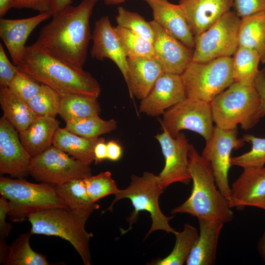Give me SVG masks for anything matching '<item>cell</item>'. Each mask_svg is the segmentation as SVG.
I'll list each match as a JSON object with an SVG mask.
<instances>
[{"label":"cell","instance_id":"cell-1","mask_svg":"<svg viewBox=\"0 0 265 265\" xmlns=\"http://www.w3.org/2000/svg\"><path fill=\"white\" fill-rule=\"evenodd\" d=\"M98 0H82L69 5L41 30L33 43L72 65L82 68L92 36L89 19Z\"/></svg>","mask_w":265,"mask_h":265},{"label":"cell","instance_id":"cell-2","mask_svg":"<svg viewBox=\"0 0 265 265\" xmlns=\"http://www.w3.org/2000/svg\"><path fill=\"white\" fill-rule=\"evenodd\" d=\"M17 67L61 96L76 94L97 99L101 93L99 83L89 72L55 57L34 44L26 47Z\"/></svg>","mask_w":265,"mask_h":265},{"label":"cell","instance_id":"cell-3","mask_svg":"<svg viewBox=\"0 0 265 265\" xmlns=\"http://www.w3.org/2000/svg\"><path fill=\"white\" fill-rule=\"evenodd\" d=\"M188 167L193 185L189 197L171 213H186L198 218L231 221L234 212L229 201L218 188L210 162L191 144Z\"/></svg>","mask_w":265,"mask_h":265},{"label":"cell","instance_id":"cell-4","mask_svg":"<svg viewBox=\"0 0 265 265\" xmlns=\"http://www.w3.org/2000/svg\"><path fill=\"white\" fill-rule=\"evenodd\" d=\"M213 122L223 129L247 131L259 122L261 101L254 84L233 82L210 103Z\"/></svg>","mask_w":265,"mask_h":265},{"label":"cell","instance_id":"cell-5","mask_svg":"<svg viewBox=\"0 0 265 265\" xmlns=\"http://www.w3.org/2000/svg\"><path fill=\"white\" fill-rule=\"evenodd\" d=\"M164 189L160 185L158 175L149 172H144L141 176L132 175L128 186L125 189H120L114 195V199L110 206L103 212L104 213L108 210L111 211L114 204L118 201L129 199L134 209L127 218L129 228L126 230L121 229V235L132 229L133 224L136 222L139 212L143 211L150 213L152 220L151 227L145 238L157 230L164 231L174 235L177 231L169 225V221L174 216H166L159 207V198Z\"/></svg>","mask_w":265,"mask_h":265},{"label":"cell","instance_id":"cell-6","mask_svg":"<svg viewBox=\"0 0 265 265\" xmlns=\"http://www.w3.org/2000/svg\"><path fill=\"white\" fill-rule=\"evenodd\" d=\"M88 217L69 208L44 210L30 214L27 218L31 225L30 233L59 237L74 247L85 265H91L89 241L93 234L85 228Z\"/></svg>","mask_w":265,"mask_h":265},{"label":"cell","instance_id":"cell-7","mask_svg":"<svg viewBox=\"0 0 265 265\" xmlns=\"http://www.w3.org/2000/svg\"><path fill=\"white\" fill-rule=\"evenodd\" d=\"M0 194L8 200V215L24 220L31 214L50 209L68 208L57 194L54 186L34 184L23 178H0Z\"/></svg>","mask_w":265,"mask_h":265},{"label":"cell","instance_id":"cell-8","mask_svg":"<svg viewBox=\"0 0 265 265\" xmlns=\"http://www.w3.org/2000/svg\"><path fill=\"white\" fill-rule=\"evenodd\" d=\"M181 76L186 98L210 103L234 82L232 57L205 62L191 61Z\"/></svg>","mask_w":265,"mask_h":265},{"label":"cell","instance_id":"cell-9","mask_svg":"<svg viewBox=\"0 0 265 265\" xmlns=\"http://www.w3.org/2000/svg\"><path fill=\"white\" fill-rule=\"evenodd\" d=\"M240 19L234 10H230L207 29L194 36L192 61L205 62L232 56L238 47Z\"/></svg>","mask_w":265,"mask_h":265},{"label":"cell","instance_id":"cell-10","mask_svg":"<svg viewBox=\"0 0 265 265\" xmlns=\"http://www.w3.org/2000/svg\"><path fill=\"white\" fill-rule=\"evenodd\" d=\"M29 175L37 181L53 185L91 176L90 165L52 145L31 158Z\"/></svg>","mask_w":265,"mask_h":265},{"label":"cell","instance_id":"cell-11","mask_svg":"<svg viewBox=\"0 0 265 265\" xmlns=\"http://www.w3.org/2000/svg\"><path fill=\"white\" fill-rule=\"evenodd\" d=\"M213 123L210 103L186 98L164 112L161 125L173 137L182 130H187L199 134L207 141L212 134Z\"/></svg>","mask_w":265,"mask_h":265},{"label":"cell","instance_id":"cell-12","mask_svg":"<svg viewBox=\"0 0 265 265\" xmlns=\"http://www.w3.org/2000/svg\"><path fill=\"white\" fill-rule=\"evenodd\" d=\"M238 129L225 130L214 126L211 138L206 141L201 155L210 163L216 186L230 200L231 187L228 173L231 166V154L233 150L242 147L245 141L238 137Z\"/></svg>","mask_w":265,"mask_h":265},{"label":"cell","instance_id":"cell-13","mask_svg":"<svg viewBox=\"0 0 265 265\" xmlns=\"http://www.w3.org/2000/svg\"><path fill=\"white\" fill-rule=\"evenodd\" d=\"M155 136L165 159L164 166L158 175L160 185L165 189L180 183L188 185L191 177L188 167V152L191 144L183 132L172 137L166 130Z\"/></svg>","mask_w":265,"mask_h":265},{"label":"cell","instance_id":"cell-14","mask_svg":"<svg viewBox=\"0 0 265 265\" xmlns=\"http://www.w3.org/2000/svg\"><path fill=\"white\" fill-rule=\"evenodd\" d=\"M19 133L2 116L0 119V173L23 178L29 175L31 159Z\"/></svg>","mask_w":265,"mask_h":265},{"label":"cell","instance_id":"cell-15","mask_svg":"<svg viewBox=\"0 0 265 265\" xmlns=\"http://www.w3.org/2000/svg\"><path fill=\"white\" fill-rule=\"evenodd\" d=\"M186 98L181 75L163 72L139 104L140 113L155 117Z\"/></svg>","mask_w":265,"mask_h":265},{"label":"cell","instance_id":"cell-16","mask_svg":"<svg viewBox=\"0 0 265 265\" xmlns=\"http://www.w3.org/2000/svg\"><path fill=\"white\" fill-rule=\"evenodd\" d=\"M150 23L154 33L155 56L164 72L181 75L192 60L193 50L174 37L154 20Z\"/></svg>","mask_w":265,"mask_h":265},{"label":"cell","instance_id":"cell-17","mask_svg":"<svg viewBox=\"0 0 265 265\" xmlns=\"http://www.w3.org/2000/svg\"><path fill=\"white\" fill-rule=\"evenodd\" d=\"M90 53L92 58L113 61L121 71L125 80L128 72L127 56L120 39L111 25L109 18L103 16L95 22Z\"/></svg>","mask_w":265,"mask_h":265},{"label":"cell","instance_id":"cell-18","mask_svg":"<svg viewBox=\"0 0 265 265\" xmlns=\"http://www.w3.org/2000/svg\"><path fill=\"white\" fill-rule=\"evenodd\" d=\"M52 16L50 12L21 19H0V37L17 66L25 50V44L32 31Z\"/></svg>","mask_w":265,"mask_h":265},{"label":"cell","instance_id":"cell-19","mask_svg":"<svg viewBox=\"0 0 265 265\" xmlns=\"http://www.w3.org/2000/svg\"><path fill=\"white\" fill-rule=\"evenodd\" d=\"M153 10L154 20L162 28L189 48L194 47V36L179 4L168 0H144Z\"/></svg>","mask_w":265,"mask_h":265},{"label":"cell","instance_id":"cell-20","mask_svg":"<svg viewBox=\"0 0 265 265\" xmlns=\"http://www.w3.org/2000/svg\"><path fill=\"white\" fill-rule=\"evenodd\" d=\"M265 198V167L243 168L231 187L230 207L242 210L255 207Z\"/></svg>","mask_w":265,"mask_h":265},{"label":"cell","instance_id":"cell-21","mask_svg":"<svg viewBox=\"0 0 265 265\" xmlns=\"http://www.w3.org/2000/svg\"><path fill=\"white\" fill-rule=\"evenodd\" d=\"M179 4L195 36L231 10L233 0H180Z\"/></svg>","mask_w":265,"mask_h":265},{"label":"cell","instance_id":"cell-22","mask_svg":"<svg viewBox=\"0 0 265 265\" xmlns=\"http://www.w3.org/2000/svg\"><path fill=\"white\" fill-rule=\"evenodd\" d=\"M126 82L131 97L142 100L150 92L157 80L164 72L154 56L127 58Z\"/></svg>","mask_w":265,"mask_h":265},{"label":"cell","instance_id":"cell-23","mask_svg":"<svg viewBox=\"0 0 265 265\" xmlns=\"http://www.w3.org/2000/svg\"><path fill=\"white\" fill-rule=\"evenodd\" d=\"M200 232L186 262L187 265H212L221 231L225 224L214 219L198 218Z\"/></svg>","mask_w":265,"mask_h":265},{"label":"cell","instance_id":"cell-24","mask_svg":"<svg viewBox=\"0 0 265 265\" xmlns=\"http://www.w3.org/2000/svg\"><path fill=\"white\" fill-rule=\"evenodd\" d=\"M59 124L55 118L37 116L29 126L19 133L22 144L31 158L42 154L53 145Z\"/></svg>","mask_w":265,"mask_h":265},{"label":"cell","instance_id":"cell-25","mask_svg":"<svg viewBox=\"0 0 265 265\" xmlns=\"http://www.w3.org/2000/svg\"><path fill=\"white\" fill-rule=\"evenodd\" d=\"M103 137L86 138L59 128L53 145L82 162L90 165L94 161V148Z\"/></svg>","mask_w":265,"mask_h":265},{"label":"cell","instance_id":"cell-26","mask_svg":"<svg viewBox=\"0 0 265 265\" xmlns=\"http://www.w3.org/2000/svg\"><path fill=\"white\" fill-rule=\"evenodd\" d=\"M53 186L57 194L68 208L80 215L89 217L100 207L91 200L84 179H73Z\"/></svg>","mask_w":265,"mask_h":265},{"label":"cell","instance_id":"cell-27","mask_svg":"<svg viewBox=\"0 0 265 265\" xmlns=\"http://www.w3.org/2000/svg\"><path fill=\"white\" fill-rule=\"evenodd\" d=\"M0 104L2 117L19 133L29 126L37 117L27 102L13 94L7 86H0Z\"/></svg>","mask_w":265,"mask_h":265},{"label":"cell","instance_id":"cell-28","mask_svg":"<svg viewBox=\"0 0 265 265\" xmlns=\"http://www.w3.org/2000/svg\"><path fill=\"white\" fill-rule=\"evenodd\" d=\"M238 46L257 52L261 62L265 64V12L240 19L238 37Z\"/></svg>","mask_w":265,"mask_h":265},{"label":"cell","instance_id":"cell-29","mask_svg":"<svg viewBox=\"0 0 265 265\" xmlns=\"http://www.w3.org/2000/svg\"><path fill=\"white\" fill-rule=\"evenodd\" d=\"M232 57L234 82L244 85H254L260 70L261 59L258 53L248 48L238 46Z\"/></svg>","mask_w":265,"mask_h":265},{"label":"cell","instance_id":"cell-30","mask_svg":"<svg viewBox=\"0 0 265 265\" xmlns=\"http://www.w3.org/2000/svg\"><path fill=\"white\" fill-rule=\"evenodd\" d=\"M101 111L97 98L76 94L61 96L58 114L65 122L99 115Z\"/></svg>","mask_w":265,"mask_h":265},{"label":"cell","instance_id":"cell-31","mask_svg":"<svg viewBox=\"0 0 265 265\" xmlns=\"http://www.w3.org/2000/svg\"><path fill=\"white\" fill-rule=\"evenodd\" d=\"M174 235L175 243L171 253L164 258L155 261L151 265H182L186 262L198 238V230L190 224L185 223L183 230L177 232Z\"/></svg>","mask_w":265,"mask_h":265},{"label":"cell","instance_id":"cell-32","mask_svg":"<svg viewBox=\"0 0 265 265\" xmlns=\"http://www.w3.org/2000/svg\"><path fill=\"white\" fill-rule=\"evenodd\" d=\"M30 232L21 234L12 243L3 265H49L45 256L36 252L30 247Z\"/></svg>","mask_w":265,"mask_h":265},{"label":"cell","instance_id":"cell-33","mask_svg":"<svg viewBox=\"0 0 265 265\" xmlns=\"http://www.w3.org/2000/svg\"><path fill=\"white\" fill-rule=\"evenodd\" d=\"M117 127L115 120H106L95 115L68 121L65 128L80 136L94 138L115 130Z\"/></svg>","mask_w":265,"mask_h":265},{"label":"cell","instance_id":"cell-34","mask_svg":"<svg viewBox=\"0 0 265 265\" xmlns=\"http://www.w3.org/2000/svg\"><path fill=\"white\" fill-rule=\"evenodd\" d=\"M114 28L127 58L155 56L153 43L149 40L119 25Z\"/></svg>","mask_w":265,"mask_h":265},{"label":"cell","instance_id":"cell-35","mask_svg":"<svg viewBox=\"0 0 265 265\" xmlns=\"http://www.w3.org/2000/svg\"><path fill=\"white\" fill-rule=\"evenodd\" d=\"M60 101L58 93L41 84L38 93L27 103L36 116L55 118L59 114Z\"/></svg>","mask_w":265,"mask_h":265},{"label":"cell","instance_id":"cell-36","mask_svg":"<svg viewBox=\"0 0 265 265\" xmlns=\"http://www.w3.org/2000/svg\"><path fill=\"white\" fill-rule=\"evenodd\" d=\"M242 138L252 144L250 151L237 157H231L232 166L243 168L264 166L265 164V138L245 134Z\"/></svg>","mask_w":265,"mask_h":265},{"label":"cell","instance_id":"cell-37","mask_svg":"<svg viewBox=\"0 0 265 265\" xmlns=\"http://www.w3.org/2000/svg\"><path fill=\"white\" fill-rule=\"evenodd\" d=\"M84 181L87 193L91 200L95 203L108 195H115L120 190L108 171L95 176L91 175Z\"/></svg>","mask_w":265,"mask_h":265},{"label":"cell","instance_id":"cell-38","mask_svg":"<svg viewBox=\"0 0 265 265\" xmlns=\"http://www.w3.org/2000/svg\"><path fill=\"white\" fill-rule=\"evenodd\" d=\"M116 20L118 25L148 39L153 43L154 33L150 22L138 13L119 6Z\"/></svg>","mask_w":265,"mask_h":265},{"label":"cell","instance_id":"cell-39","mask_svg":"<svg viewBox=\"0 0 265 265\" xmlns=\"http://www.w3.org/2000/svg\"><path fill=\"white\" fill-rule=\"evenodd\" d=\"M41 86L40 83L18 70L7 87L17 97L28 102L38 93Z\"/></svg>","mask_w":265,"mask_h":265},{"label":"cell","instance_id":"cell-40","mask_svg":"<svg viewBox=\"0 0 265 265\" xmlns=\"http://www.w3.org/2000/svg\"><path fill=\"white\" fill-rule=\"evenodd\" d=\"M234 11L240 18L265 12V0H233Z\"/></svg>","mask_w":265,"mask_h":265},{"label":"cell","instance_id":"cell-41","mask_svg":"<svg viewBox=\"0 0 265 265\" xmlns=\"http://www.w3.org/2000/svg\"><path fill=\"white\" fill-rule=\"evenodd\" d=\"M18 71L17 66L8 59L0 43V86H8Z\"/></svg>","mask_w":265,"mask_h":265},{"label":"cell","instance_id":"cell-42","mask_svg":"<svg viewBox=\"0 0 265 265\" xmlns=\"http://www.w3.org/2000/svg\"><path fill=\"white\" fill-rule=\"evenodd\" d=\"M53 0H13L12 8H28L39 13L50 12Z\"/></svg>","mask_w":265,"mask_h":265},{"label":"cell","instance_id":"cell-43","mask_svg":"<svg viewBox=\"0 0 265 265\" xmlns=\"http://www.w3.org/2000/svg\"><path fill=\"white\" fill-rule=\"evenodd\" d=\"M10 207L8 201L4 197L0 198V238L7 237L11 231V224L6 222V215L8 214Z\"/></svg>","mask_w":265,"mask_h":265},{"label":"cell","instance_id":"cell-44","mask_svg":"<svg viewBox=\"0 0 265 265\" xmlns=\"http://www.w3.org/2000/svg\"><path fill=\"white\" fill-rule=\"evenodd\" d=\"M254 84L260 96V116L262 118L265 116V67L259 70Z\"/></svg>","mask_w":265,"mask_h":265},{"label":"cell","instance_id":"cell-45","mask_svg":"<svg viewBox=\"0 0 265 265\" xmlns=\"http://www.w3.org/2000/svg\"><path fill=\"white\" fill-rule=\"evenodd\" d=\"M107 159L111 161H117L122 155V149L116 141L111 140L106 143Z\"/></svg>","mask_w":265,"mask_h":265},{"label":"cell","instance_id":"cell-46","mask_svg":"<svg viewBox=\"0 0 265 265\" xmlns=\"http://www.w3.org/2000/svg\"><path fill=\"white\" fill-rule=\"evenodd\" d=\"M107 159L106 143L104 138L98 142L94 148V161L95 164L101 162Z\"/></svg>","mask_w":265,"mask_h":265},{"label":"cell","instance_id":"cell-47","mask_svg":"<svg viewBox=\"0 0 265 265\" xmlns=\"http://www.w3.org/2000/svg\"><path fill=\"white\" fill-rule=\"evenodd\" d=\"M72 3V0H53L50 12L54 17Z\"/></svg>","mask_w":265,"mask_h":265},{"label":"cell","instance_id":"cell-48","mask_svg":"<svg viewBox=\"0 0 265 265\" xmlns=\"http://www.w3.org/2000/svg\"><path fill=\"white\" fill-rule=\"evenodd\" d=\"M13 0H0V17H3L12 8Z\"/></svg>","mask_w":265,"mask_h":265},{"label":"cell","instance_id":"cell-49","mask_svg":"<svg viewBox=\"0 0 265 265\" xmlns=\"http://www.w3.org/2000/svg\"><path fill=\"white\" fill-rule=\"evenodd\" d=\"M10 246H8L4 238H0V263H2L4 259L9 253Z\"/></svg>","mask_w":265,"mask_h":265},{"label":"cell","instance_id":"cell-50","mask_svg":"<svg viewBox=\"0 0 265 265\" xmlns=\"http://www.w3.org/2000/svg\"><path fill=\"white\" fill-rule=\"evenodd\" d=\"M257 248L263 261L265 263V231L259 239Z\"/></svg>","mask_w":265,"mask_h":265},{"label":"cell","instance_id":"cell-51","mask_svg":"<svg viewBox=\"0 0 265 265\" xmlns=\"http://www.w3.org/2000/svg\"><path fill=\"white\" fill-rule=\"evenodd\" d=\"M104 2L108 5L119 4L125 1L126 0H103Z\"/></svg>","mask_w":265,"mask_h":265},{"label":"cell","instance_id":"cell-52","mask_svg":"<svg viewBox=\"0 0 265 265\" xmlns=\"http://www.w3.org/2000/svg\"><path fill=\"white\" fill-rule=\"evenodd\" d=\"M255 207L265 210V198L263 201L256 204Z\"/></svg>","mask_w":265,"mask_h":265}]
</instances>
